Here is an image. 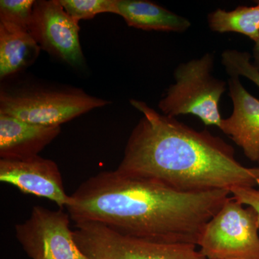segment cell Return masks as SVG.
Returning a JSON list of instances; mask_svg holds the SVG:
<instances>
[{
  "label": "cell",
  "instance_id": "obj_1",
  "mask_svg": "<svg viewBox=\"0 0 259 259\" xmlns=\"http://www.w3.org/2000/svg\"><path fill=\"white\" fill-rule=\"evenodd\" d=\"M231 197L228 190L181 192L116 169L82 182L66 208L75 223L93 221L148 241L198 245L204 227Z\"/></svg>",
  "mask_w": 259,
  "mask_h": 259
},
{
  "label": "cell",
  "instance_id": "obj_2",
  "mask_svg": "<svg viewBox=\"0 0 259 259\" xmlns=\"http://www.w3.org/2000/svg\"><path fill=\"white\" fill-rule=\"evenodd\" d=\"M130 103L143 115L130 136L117 171L185 192L259 187V166L241 164L233 146L221 138L163 115L144 101Z\"/></svg>",
  "mask_w": 259,
  "mask_h": 259
},
{
  "label": "cell",
  "instance_id": "obj_3",
  "mask_svg": "<svg viewBox=\"0 0 259 259\" xmlns=\"http://www.w3.org/2000/svg\"><path fill=\"white\" fill-rule=\"evenodd\" d=\"M214 64L212 53L179 64L174 71L175 82L158 102L161 113L175 118L192 115L205 125L219 127L223 119L220 102L228 82L213 75Z\"/></svg>",
  "mask_w": 259,
  "mask_h": 259
},
{
  "label": "cell",
  "instance_id": "obj_4",
  "mask_svg": "<svg viewBox=\"0 0 259 259\" xmlns=\"http://www.w3.org/2000/svg\"><path fill=\"white\" fill-rule=\"evenodd\" d=\"M110 102L80 90H2L0 114L45 126H61Z\"/></svg>",
  "mask_w": 259,
  "mask_h": 259
},
{
  "label": "cell",
  "instance_id": "obj_5",
  "mask_svg": "<svg viewBox=\"0 0 259 259\" xmlns=\"http://www.w3.org/2000/svg\"><path fill=\"white\" fill-rule=\"evenodd\" d=\"M75 224V241L88 259H207L195 245L135 238L93 221Z\"/></svg>",
  "mask_w": 259,
  "mask_h": 259
},
{
  "label": "cell",
  "instance_id": "obj_6",
  "mask_svg": "<svg viewBox=\"0 0 259 259\" xmlns=\"http://www.w3.org/2000/svg\"><path fill=\"white\" fill-rule=\"evenodd\" d=\"M258 231L254 209L231 196L204 227L199 251L207 259H259Z\"/></svg>",
  "mask_w": 259,
  "mask_h": 259
},
{
  "label": "cell",
  "instance_id": "obj_7",
  "mask_svg": "<svg viewBox=\"0 0 259 259\" xmlns=\"http://www.w3.org/2000/svg\"><path fill=\"white\" fill-rule=\"evenodd\" d=\"M70 218L62 209L34 206L28 219L15 226V236L32 259H88L75 241Z\"/></svg>",
  "mask_w": 259,
  "mask_h": 259
},
{
  "label": "cell",
  "instance_id": "obj_8",
  "mask_svg": "<svg viewBox=\"0 0 259 259\" xmlns=\"http://www.w3.org/2000/svg\"><path fill=\"white\" fill-rule=\"evenodd\" d=\"M30 33L40 49L73 67H82L84 56L79 40V23L59 0L35 1Z\"/></svg>",
  "mask_w": 259,
  "mask_h": 259
},
{
  "label": "cell",
  "instance_id": "obj_9",
  "mask_svg": "<svg viewBox=\"0 0 259 259\" xmlns=\"http://www.w3.org/2000/svg\"><path fill=\"white\" fill-rule=\"evenodd\" d=\"M0 181L23 193L44 197L66 207L70 196L65 192L62 176L56 162L37 156L23 159H0Z\"/></svg>",
  "mask_w": 259,
  "mask_h": 259
},
{
  "label": "cell",
  "instance_id": "obj_10",
  "mask_svg": "<svg viewBox=\"0 0 259 259\" xmlns=\"http://www.w3.org/2000/svg\"><path fill=\"white\" fill-rule=\"evenodd\" d=\"M233 112L219 128L243 150L247 158L259 161V100L242 84L239 77L228 80Z\"/></svg>",
  "mask_w": 259,
  "mask_h": 259
},
{
  "label": "cell",
  "instance_id": "obj_11",
  "mask_svg": "<svg viewBox=\"0 0 259 259\" xmlns=\"http://www.w3.org/2000/svg\"><path fill=\"white\" fill-rule=\"evenodd\" d=\"M61 132V126L35 125L0 114V157L23 159L38 156Z\"/></svg>",
  "mask_w": 259,
  "mask_h": 259
},
{
  "label": "cell",
  "instance_id": "obj_12",
  "mask_svg": "<svg viewBox=\"0 0 259 259\" xmlns=\"http://www.w3.org/2000/svg\"><path fill=\"white\" fill-rule=\"evenodd\" d=\"M117 13L130 27L144 30L183 33L192 26L190 20L152 2L117 0Z\"/></svg>",
  "mask_w": 259,
  "mask_h": 259
},
{
  "label": "cell",
  "instance_id": "obj_13",
  "mask_svg": "<svg viewBox=\"0 0 259 259\" xmlns=\"http://www.w3.org/2000/svg\"><path fill=\"white\" fill-rule=\"evenodd\" d=\"M40 47L30 32L0 23V77L28 67L37 59Z\"/></svg>",
  "mask_w": 259,
  "mask_h": 259
},
{
  "label": "cell",
  "instance_id": "obj_14",
  "mask_svg": "<svg viewBox=\"0 0 259 259\" xmlns=\"http://www.w3.org/2000/svg\"><path fill=\"white\" fill-rule=\"evenodd\" d=\"M207 23L212 32H236L255 42L259 39V1L255 6H238L231 11L218 8L207 15Z\"/></svg>",
  "mask_w": 259,
  "mask_h": 259
},
{
  "label": "cell",
  "instance_id": "obj_15",
  "mask_svg": "<svg viewBox=\"0 0 259 259\" xmlns=\"http://www.w3.org/2000/svg\"><path fill=\"white\" fill-rule=\"evenodd\" d=\"M33 0H1L0 23L30 32Z\"/></svg>",
  "mask_w": 259,
  "mask_h": 259
},
{
  "label": "cell",
  "instance_id": "obj_16",
  "mask_svg": "<svg viewBox=\"0 0 259 259\" xmlns=\"http://www.w3.org/2000/svg\"><path fill=\"white\" fill-rule=\"evenodd\" d=\"M75 21L90 20L102 13H117V0H59Z\"/></svg>",
  "mask_w": 259,
  "mask_h": 259
},
{
  "label": "cell",
  "instance_id": "obj_17",
  "mask_svg": "<svg viewBox=\"0 0 259 259\" xmlns=\"http://www.w3.org/2000/svg\"><path fill=\"white\" fill-rule=\"evenodd\" d=\"M251 58L248 52L226 49L221 54V64L230 77L243 76L259 88V71L250 61Z\"/></svg>",
  "mask_w": 259,
  "mask_h": 259
},
{
  "label": "cell",
  "instance_id": "obj_18",
  "mask_svg": "<svg viewBox=\"0 0 259 259\" xmlns=\"http://www.w3.org/2000/svg\"><path fill=\"white\" fill-rule=\"evenodd\" d=\"M230 191L233 199L254 209L259 221V187H237Z\"/></svg>",
  "mask_w": 259,
  "mask_h": 259
},
{
  "label": "cell",
  "instance_id": "obj_19",
  "mask_svg": "<svg viewBox=\"0 0 259 259\" xmlns=\"http://www.w3.org/2000/svg\"><path fill=\"white\" fill-rule=\"evenodd\" d=\"M254 44L253 48V54H252V57L253 59L252 64L254 66L255 69L259 71V39Z\"/></svg>",
  "mask_w": 259,
  "mask_h": 259
},
{
  "label": "cell",
  "instance_id": "obj_20",
  "mask_svg": "<svg viewBox=\"0 0 259 259\" xmlns=\"http://www.w3.org/2000/svg\"><path fill=\"white\" fill-rule=\"evenodd\" d=\"M258 165H259V161L258 162Z\"/></svg>",
  "mask_w": 259,
  "mask_h": 259
}]
</instances>
